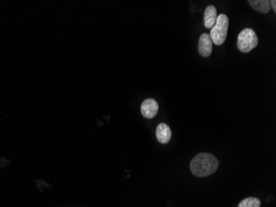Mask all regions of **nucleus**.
<instances>
[{"mask_svg":"<svg viewBox=\"0 0 276 207\" xmlns=\"http://www.w3.org/2000/svg\"><path fill=\"white\" fill-rule=\"evenodd\" d=\"M258 44V36L251 28H245L238 34V48L242 53H249L256 48Z\"/></svg>","mask_w":276,"mask_h":207,"instance_id":"7ed1b4c3","label":"nucleus"},{"mask_svg":"<svg viewBox=\"0 0 276 207\" xmlns=\"http://www.w3.org/2000/svg\"><path fill=\"white\" fill-rule=\"evenodd\" d=\"M198 51L203 57H208L213 53V42L208 33H203L199 37Z\"/></svg>","mask_w":276,"mask_h":207,"instance_id":"39448f33","label":"nucleus"},{"mask_svg":"<svg viewBox=\"0 0 276 207\" xmlns=\"http://www.w3.org/2000/svg\"><path fill=\"white\" fill-rule=\"evenodd\" d=\"M270 6L274 12H276V1L275 0H272L270 1Z\"/></svg>","mask_w":276,"mask_h":207,"instance_id":"9d476101","label":"nucleus"},{"mask_svg":"<svg viewBox=\"0 0 276 207\" xmlns=\"http://www.w3.org/2000/svg\"><path fill=\"white\" fill-rule=\"evenodd\" d=\"M219 162L214 155L201 153L196 155L190 162V170L199 178H205L217 171Z\"/></svg>","mask_w":276,"mask_h":207,"instance_id":"f257e3e1","label":"nucleus"},{"mask_svg":"<svg viewBox=\"0 0 276 207\" xmlns=\"http://www.w3.org/2000/svg\"><path fill=\"white\" fill-rule=\"evenodd\" d=\"M229 27V18L226 14H220L217 16V21L212 29L210 36L212 42L217 46L222 45L225 43Z\"/></svg>","mask_w":276,"mask_h":207,"instance_id":"f03ea898","label":"nucleus"},{"mask_svg":"<svg viewBox=\"0 0 276 207\" xmlns=\"http://www.w3.org/2000/svg\"><path fill=\"white\" fill-rule=\"evenodd\" d=\"M156 139L161 144H165L170 142L172 136V133L168 125L161 123L156 128Z\"/></svg>","mask_w":276,"mask_h":207,"instance_id":"423d86ee","label":"nucleus"},{"mask_svg":"<svg viewBox=\"0 0 276 207\" xmlns=\"http://www.w3.org/2000/svg\"><path fill=\"white\" fill-rule=\"evenodd\" d=\"M248 3L251 7L260 14H267L270 9V1L269 0H249Z\"/></svg>","mask_w":276,"mask_h":207,"instance_id":"6e6552de","label":"nucleus"},{"mask_svg":"<svg viewBox=\"0 0 276 207\" xmlns=\"http://www.w3.org/2000/svg\"><path fill=\"white\" fill-rule=\"evenodd\" d=\"M217 18V9L213 5H208L205 9L204 15V26L206 28H212L216 23Z\"/></svg>","mask_w":276,"mask_h":207,"instance_id":"0eeeda50","label":"nucleus"},{"mask_svg":"<svg viewBox=\"0 0 276 207\" xmlns=\"http://www.w3.org/2000/svg\"><path fill=\"white\" fill-rule=\"evenodd\" d=\"M159 110V105L154 99H147L141 105V112L147 118H152L156 116Z\"/></svg>","mask_w":276,"mask_h":207,"instance_id":"20e7f679","label":"nucleus"},{"mask_svg":"<svg viewBox=\"0 0 276 207\" xmlns=\"http://www.w3.org/2000/svg\"><path fill=\"white\" fill-rule=\"evenodd\" d=\"M261 202L260 199L256 197H247V198L242 200L238 207H260Z\"/></svg>","mask_w":276,"mask_h":207,"instance_id":"1a4fd4ad","label":"nucleus"}]
</instances>
